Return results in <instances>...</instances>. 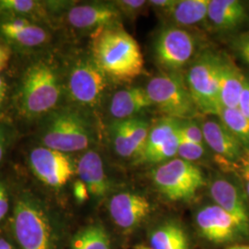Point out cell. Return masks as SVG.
Here are the masks:
<instances>
[{
  "label": "cell",
  "instance_id": "6da1fadb",
  "mask_svg": "<svg viewBox=\"0 0 249 249\" xmlns=\"http://www.w3.org/2000/svg\"><path fill=\"white\" fill-rule=\"evenodd\" d=\"M90 52L91 58L109 80L130 82L142 73L144 59L140 45L122 24L93 33Z\"/></svg>",
  "mask_w": 249,
  "mask_h": 249
},
{
  "label": "cell",
  "instance_id": "7a4b0ae2",
  "mask_svg": "<svg viewBox=\"0 0 249 249\" xmlns=\"http://www.w3.org/2000/svg\"><path fill=\"white\" fill-rule=\"evenodd\" d=\"M88 113L79 107H57L43 117L40 128L43 146L67 154L88 150L96 137Z\"/></svg>",
  "mask_w": 249,
  "mask_h": 249
},
{
  "label": "cell",
  "instance_id": "3957f363",
  "mask_svg": "<svg viewBox=\"0 0 249 249\" xmlns=\"http://www.w3.org/2000/svg\"><path fill=\"white\" fill-rule=\"evenodd\" d=\"M63 83L56 67L45 59L31 64L23 73L18 89V107L29 118L45 117L60 102Z\"/></svg>",
  "mask_w": 249,
  "mask_h": 249
},
{
  "label": "cell",
  "instance_id": "277c9868",
  "mask_svg": "<svg viewBox=\"0 0 249 249\" xmlns=\"http://www.w3.org/2000/svg\"><path fill=\"white\" fill-rule=\"evenodd\" d=\"M12 225L21 249H55L53 226L45 207L32 196H20L13 211Z\"/></svg>",
  "mask_w": 249,
  "mask_h": 249
},
{
  "label": "cell",
  "instance_id": "5b68a950",
  "mask_svg": "<svg viewBox=\"0 0 249 249\" xmlns=\"http://www.w3.org/2000/svg\"><path fill=\"white\" fill-rule=\"evenodd\" d=\"M146 92L165 117L188 120L199 113L180 72H161L149 80Z\"/></svg>",
  "mask_w": 249,
  "mask_h": 249
},
{
  "label": "cell",
  "instance_id": "8992f818",
  "mask_svg": "<svg viewBox=\"0 0 249 249\" xmlns=\"http://www.w3.org/2000/svg\"><path fill=\"white\" fill-rule=\"evenodd\" d=\"M221 55L207 50L190 64L185 78L187 88L199 113L219 116L223 107L220 101Z\"/></svg>",
  "mask_w": 249,
  "mask_h": 249
},
{
  "label": "cell",
  "instance_id": "52a82bcc",
  "mask_svg": "<svg viewBox=\"0 0 249 249\" xmlns=\"http://www.w3.org/2000/svg\"><path fill=\"white\" fill-rule=\"evenodd\" d=\"M108 78L91 56L75 59L66 75L64 90L73 107L90 112L101 107L108 87Z\"/></svg>",
  "mask_w": 249,
  "mask_h": 249
},
{
  "label": "cell",
  "instance_id": "ba28073f",
  "mask_svg": "<svg viewBox=\"0 0 249 249\" xmlns=\"http://www.w3.org/2000/svg\"><path fill=\"white\" fill-rule=\"evenodd\" d=\"M151 176L160 194L172 201L192 199L205 184L201 169L195 163L178 157L160 163Z\"/></svg>",
  "mask_w": 249,
  "mask_h": 249
},
{
  "label": "cell",
  "instance_id": "9c48e42d",
  "mask_svg": "<svg viewBox=\"0 0 249 249\" xmlns=\"http://www.w3.org/2000/svg\"><path fill=\"white\" fill-rule=\"evenodd\" d=\"M198 42L185 28L163 27L156 36L153 53L156 63L164 72H179L196 57Z\"/></svg>",
  "mask_w": 249,
  "mask_h": 249
},
{
  "label": "cell",
  "instance_id": "30bf717a",
  "mask_svg": "<svg viewBox=\"0 0 249 249\" xmlns=\"http://www.w3.org/2000/svg\"><path fill=\"white\" fill-rule=\"evenodd\" d=\"M200 234L213 244H227L249 234V225L223 211L217 205L201 208L196 215Z\"/></svg>",
  "mask_w": 249,
  "mask_h": 249
},
{
  "label": "cell",
  "instance_id": "8fae6325",
  "mask_svg": "<svg viewBox=\"0 0 249 249\" xmlns=\"http://www.w3.org/2000/svg\"><path fill=\"white\" fill-rule=\"evenodd\" d=\"M29 163L36 178L48 187H62L75 173L67 153L45 146L36 147L31 151Z\"/></svg>",
  "mask_w": 249,
  "mask_h": 249
},
{
  "label": "cell",
  "instance_id": "7c38bea8",
  "mask_svg": "<svg viewBox=\"0 0 249 249\" xmlns=\"http://www.w3.org/2000/svg\"><path fill=\"white\" fill-rule=\"evenodd\" d=\"M65 13L66 22L71 28L79 32H90L92 34L107 27L121 24L122 18L114 2L71 5Z\"/></svg>",
  "mask_w": 249,
  "mask_h": 249
},
{
  "label": "cell",
  "instance_id": "4fadbf2b",
  "mask_svg": "<svg viewBox=\"0 0 249 249\" xmlns=\"http://www.w3.org/2000/svg\"><path fill=\"white\" fill-rule=\"evenodd\" d=\"M151 128L142 117L116 120L110 125V137L116 154L124 159L138 160L142 155Z\"/></svg>",
  "mask_w": 249,
  "mask_h": 249
},
{
  "label": "cell",
  "instance_id": "5bb4252c",
  "mask_svg": "<svg viewBox=\"0 0 249 249\" xmlns=\"http://www.w3.org/2000/svg\"><path fill=\"white\" fill-rule=\"evenodd\" d=\"M109 213L118 227L130 230L142 224L149 217L151 204L146 196L140 193L124 191L111 197Z\"/></svg>",
  "mask_w": 249,
  "mask_h": 249
},
{
  "label": "cell",
  "instance_id": "9a60e30c",
  "mask_svg": "<svg viewBox=\"0 0 249 249\" xmlns=\"http://www.w3.org/2000/svg\"><path fill=\"white\" fill-rule=\"evenodd\" d=\"M0 34L12 45L33 49L50 42V34L42 24L24 18H4Z\"/></svg>",
  "mask_w": 249,
  "mask_h": 249
},
{
  "label": "cell",
  "instance_id": "2e32d148",
  "mask_svg": "<svg viewBox=\"0 0 249 249\" xmlns=\"http://www.w3.org/2000/svg\"><path fill=\"white\" fill-rule=\"evenodd\" d=\"M206 146L225 160L242 159L245 149L220 120L210 118L200 122Z\"/></svg>",
  "mask_w": 249,
  "mask_h": 249
},
{
  "label": "cell",
  "instance_id": "e0dca14e",
  "mask_svg": "<svg viewBox=\"0 0 249 249\" xmlns=\"http://www.w3.org/2000/svg\"><path fill=\"white\" fill-rule=\"evenodd\" d=\"M249 19V10L243 2L238 0H210L207 22L216 31H233Z\"/></svg>",
  "mask_w": 249,
  "mask_h": 249
},
{
  "label": "cell",
  "instance_id": "ac0fdd59",
  "mask_svg": "<svg viewBox=\"0 0 249 249\" xmlns=\"http://www.w3.org/2000/svg\"><path fill=\"white\" fill-rule=\"evenodd\" d=\"M209 192L215 205L249 225L247 203L238 187L231 181L226 178H215L209 186Z\"/></svg>",
  "mask_w": 249,
  "mask_h": 249
},
{
  "label": "cell",
  "instance_id": "d6986e66",
  "mask_svg": "<svg viewBox=\"0 0 249 249\" xmlns=\"http://www.w3.org/2000/svg\"><path fill=\"white\" fill-rule=\"evenodd\" d=\"M152 107L146 89L130 87L117 90L109 104V114L113 121L133 118Z\"/></svg>",
  "mask_w": 249,
  "mask_h": 249
},
{
  "label": "cell",
  "instance_id": "ffe728a7",
  "mask_svg": "<svg viewBox=\"0 0 249 249\" xmlns=\"http://www.w3.org/2000/svg\"><path fill=\"white\" fill-rule=\"evenodd\" d=\"M78 174L80 180L86 185L89 196L102 198L109 190L104 161L97 151L88 150L84 152L78 162Z\"/></svg>",
  "mask_w": 249,
  "mask_h": 249
},
{
  "label": "cell",
  "instance_id": "44dd1931",
  "mask_svg": "<svg viewBox=\"0 0 249 249\" xmlns=\"http://www.w3.org/2000/svg\"><path fill=\"white\" fill-rule=\"evenodd\" d=\"M247 78L226 54L221 55L220 101L223 108L237 109Z\"/></svg>",
  "mask_w": 249,
  "mask_h": 249
},
{
  "label": "cell",
  "instance_id": "7402d4cb",
  "mask_svg": "<svg viewBox=\"0 0 249 249\" xmlns=\"http://www.w3.org/2000/svg\"><path fill=\"white\" fill-rule=\"evenodd\" d=\"M210 0H175L169 10L164 14L172 25L195 26L207 21Z\"/></svg>",
  "mask_w": 249,
  "mask_h": 249
},
{
  "label": "cell",
  "instance_id": "603a6c76",
  "mask_svg": "<svg viewBox=\"0 0 249 249\" xmlns=\"http://www.w3.org/2000/svg\"><path fill=\"white\" fill-rule=\"evenodd\" d=\"M0 16L27 18L39 24L51 19L45 2L35 0H0Z\"/></svg>",
  "mask_w": 249,
  "mask_h": 249
},
{
  "label": "cell",
  "instance_id": "cb8c5ba5",
  "mask_svg": "<svg viewBox=\"0 0 249 249\" xmlns=\"http://www.w3.org/2000/svg\"><path fill=\"white\" fill-rule=\"evenodd\" d=\"M148 245L151 249H189L187 232L174 221L162 223L151 231Z\"/></svg>",
  "mask_w": 249,
  "mask_h": 249
},
{
  "label": "cell",
  "instance_id": "d4e9b609",
  "mask_svg": "<svg viewBox=\"0 0 249 249\" xmlns=\"http://www.w3.org/2000/svg\"><path fill=\"white\" fill-rule=\"evenodd\" d=\"M71 249H111L110 235L100 223L91 224L75 235Z\"/></svg>",
  "mask_w": 249,
  "mask_h": 249
},
{
  "label": "cell",
  "instance_id": "484cf974",
  "mask_svg": "<svg viewBox=\"0 0 249 249\" xmlns=\"http://www.w3.org/2000/svg\"><path fill=\"white\" fill-rule=\"evenodd\" d=\"M220 121L241 143L246 151H249V119L242 115L238 109L223 108L219 114Z\"/></svg>",
  "mask_w": 249,
  "mask_h": 249
},
{
  "label": "cell",
  "instance_id": "4316f807",
  "mask_svg": "<svg viewBox=\"0 0 249 249\" xmlns=\"http://www.w3.org/2000/svg\"><path fill=\"white\" fill-rule=\"evenodd\" d=\"M206 153V145L191 142L180 139L178 151V158L194 163V161L204 158Z\"/></svg>",
  "mask_w": 249,
  "mask_h": 249
},
{
  "label": "cell",
  "instance_id": "83f0119b",
  "mask_svg": "<svg viewBox=\"0 0 249 249\" xmlns=\"http://www.w3.org/2000/svg\"><path fill=\"white\" fill-rule=\"evenodd\" d=\"M179 135H180L181 140L206 145L204 142V139H203V133H202L200 123L196 122L193 119L181 121L180 128H179Z\"/></svg>",
  "mask_w": 249,
  "mask_h": 249
},
{
  "label": "cell",
  "instance_id": "f1b7e54d",
  "mask_svg": "<svg viewBox=\"0 0 249 249\" xmlns=\"http://www.w3.org/2000/svg\"><path fill=\"white\" fill-rule=\"evenodd\" d=\"M114 4L119 10L122 17L128 18H137L143 14L146 7L149 6L148 1L145 0H119L115 1Z\"/></svg>",
  "mask_w": 249,
  "mask_h": 249
},
{
  "label": "cell",
  "instance_id": "f546056e",
  "mask_svg": "<svg viewBox=\"0 0 249 249\" xmlns=\"http://www.w3.org/2000/svg\"><path fill=\"white\" fill-rule=\"evenodd\" d=\"M230 45L234 53L249 66V30L234 36Z\"/></svg>",
  "mask_w": 249,
  "mask_h": 249
},
{
  "label": "cell",
  "instance_id": "4dcf8cb0",
  "mask_svg": "<svg viewBox=\"0 0 249 249\" xmlns=\"http://www.w3.org/2000/svg\"><path fill=\"white\" fill-rule=\"evenodd\" d=\"M9 192L4 183L0 182V223L9 213Z\"/></svg>",
  "mask_w": 249,
  "mask_h": 249
},
{
  "label": "cell",
  "instance_id": "1f68e13d",
  "mask_svg": "<svg viewBox=\"0 0 249 249\" xmlns=\"http://www.w3.org/2000/svg\"><path fill=\"white\" fill-rule=\"evenodd\" d=\"M237 109L240 111L243 116L249 119V80L247 79L245 82V86L241 93L239 104Z\"/></svg>",
  "mask_w": 249,
  "mask_h": 249
},
{
  "label": "cell",
  "instance_id": "d6a6232c",
  "mask_svg": "<svg viewBox=\"0 0 249 249\" xmlns=\"http://www.w3.org/2000/svg\"><path fill=\"white\" fill-rule=\"evenodd\" d=\"M73 193H74V196L79 202H84L89 199V190L86 187V185L81 180H78L74 183Z\"/></svg>",
  "mask_w": 249,
  "mask_h": 249
},
{
  "label": "cell",
  "instance_id": "836d02e7",
  "mask_svg": "<svg viewBox=\"0 0 249 249\" xmlns=\"http://www.w3.org/2000/svg\"><path fill=\"white\" fill-rule=\"evenodd\" d=\"M174 1L175 0H151L148 1V4L155 10L165 14L174 4Z\"/></svg>",
  "mask_w": 249,
  "mask_h": 249
},
{
  "label": "cell",
  "instance_id": "e575fe53",
  "mask_svg": "<svg viewBox=\"0 0 249 249\" xmlns=\"http://www.w3.org/2000/svg\"><path fill=\"white\" fill-rule=\"evenodd\" d=\"M11 55L9 46L0 43V71H2L8 66Z\"/></svg>",
  "mask_w": 249,
  "mask_h": 249
},
{
  "label": "cell",
  "instance_id": "d590c367",
  "mask_svg": "<svg viewBox=\"0 0 249 249\" xmlns=\"http://www.w3.org/2000/svg\"><path fill=\"white\" fill-rule=\"evenodd\" d=\"M7 146V136L4 128L0 125V161L3 159Z\"/></svg>",
  "mask_w": 249,
  "mask_h": 249
},
{
  "label": "cell",
  "instance_id": "8d00e7d4",
  "mask_svg": "<svg viewBox=\"0 0 249 249\" xmlns=\"http://www.w3.org/2000/svg\"><path fill=\"white\" fill-rule=\"evenodd\" d=\"M7 90H8L7 83H6L5 80L0 76V107L3 104L5 98H6Z\"/></svg>",
  "mask_w": 249,
  "mask_h": 249
},
{
  "label": "cell",
  "instance_id": "74e56055",
  "mask_svg": "<svg viewBox=\"0 0 249 249\" xmlns=\"http://www.w3.org/2000/svg\"><path fill=\"white\" fill-rule=\"evenodd\" d=\"M0 249H15V248L4 238H0Z\"/></svg>",
  "mask_w": 249,
  "mask_h": 249
},
{
  "label": "cell",
  "instance_id": "f35d334b",
  "mask_svg": "<svg viewBox=\"0 0 249 249\" xmlns=\"http://www.w3.org/2000/svg\"><path fill=\"white\" fill-rule=\"evenodd\" d=\"M242 161L244 164V169L249 170V151H245L244 156L242 158Z\"/></svg>",
  "mask_w": 249,
  "mask_h": 249
},
{
  "label": "cell",
  "instance_id": "ab89813d",
  "mask_svg": "<svg viewBox=\"0 0 249 249\" xmlns=\"http://www.w3.org/2000/svg\"><path fill=\"white\" fill-rule=\"evenodd\" d=\"M244 179L246 183V190L248 192V195L249 196V170L244 169Z\"/></svg>",
  "mask_w": 249,
  "mask_h": 249
},
{
  "label": "cell",
  "instance_id": "60d3db41",
  "mask_svg": "<svg viewBox=\"0 0 249 249\" xmlns=\"http://www.w3.org/2000/svg\"><path fill=\"white\" fill-rule=\"evenodd\" d=\"M227 249H249V245H238V246H233Z\"/></svg>",
  "mask_w": 249,
  "mask_h": 249
}]
</instances>
